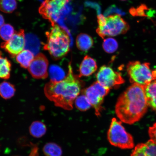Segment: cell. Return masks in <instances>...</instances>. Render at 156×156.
Returning <instances> with one entry per match:
<instances>
[{"label": "cell", "mask_w": 156, "mask_h": 156, "mask_svg": "<svg viewBox=\"0 0 156 156\" xmlns=\"http://www.w3.org/2000/svg\"><path fill=\"white\" fill-rule=\"evenodd\" d=\"M67 75L59 81L51 80L44 87L45 95L55 106L71 110L80 93L83 83L78 76L74 74L71 63L68 66Z\"/></svg>", "instance_id": "1"}, {"label": "cell", "mask_w": 156, "mask_h": 156, "mask_svg": "<svg viewBox=\"0 0 156 156\" xmlns=\"http://www.w3.org/2000/svg\"><path fill=\"white\" fill-rule=\"evenodd\" d=\"M148 106L144 88L132 84L119 97L115 113L120 121L132 124L142 118L147 112Z\"/></svg>", "instance_id": "2"}, {"label": "cell", "mask_w": 156, "mask_h": 156, "mask_svg": "<svg viewBox=\"0 0 156 156\" xmlns=\"http://www.w3.org/2000/svg\"><path fill=\"white\" fill-rule=\"evenodd\" d=\"M47 41L44 48L47 50L54 60L61 59L70 50V38L67 33L57 24L52 26L50 32L46 33Z\"/></svg>", "instance_id": "3"}, {"label": "cell", "mask_w": 156, "mask_h": 156, "mask_svg": "<svg viewBox=\"0 0 156 156\" xmlns=\"http://www.w3.org/2000/svg\"><path fill=\"white\" fill-rule=\"evenodd\" d=\"M98 26L96 31L103 39L126 34L129 30L128 23L120 15L115 14L105 17L102 15L97 16Z\"/></svg>", "instance_id": "4"}, {"label": "cell", "mask_w": 156, "mask_h": 156, "mask_svg": "<svg viewBox=\"0 0 156 156\" xmlns=\"http://www.w3.org/2000/svg\"><path fill=\"white\" fill-rule=\"evenodd\" d=\"M107 139L111 145L122 149H131L134 144L132 136L126 131L122 122L112 119L107 132Z\"/></svg>", "instance_id": "5"}, {"label": "cell", "mask_w": 156, "mask_h": 156, "mask_svg": "<svg viewBox=\"0 0 156 156\" xmlns=\"http://www.w3.org/2000/svg\"><path fill=\"white\" fill-rule=\"evenodd\" d=\"M150 65L149 63H141L138 61L129 62L126 66V70L130 82L145 88L155 80Z\"/></svg>", "instance_id": "6"}, {"label": "cell", "mask_w": 156, "mask_h": 156, "mask_svg": "<svg viewBox=\"0 0 156 156\" xmlns=\"http://www.w3.org/2000/svg\"><path fill=\"white\" fill-rule=\"evenodd\" d=\"M110 91V89L103 86L97 81L85 89L83 91V94L88 99L91 106L94 109L95 115L98 117L101 115L105 97Z\"/></svg>", "instance_id": "7"}, {"label": "cell", "mask_w": 156, "mask_h": 156, "mask_svg": "<svg viewBox=\"0 0 156 156\" xmlns=\"http://www.w3.org/2000/svg\"><path fill=\"white\" fill-rule=\"evenodd\" d=\"M72 0H45L39 8V12L44 18L53 26L56 24L60 14L67 4Z\"/></svg>", "instance_id": "8"}, {"label": "cell", "mask_w": 156, "mask_h": 156, "mask_svg": "<svg viewBox=\"0 0 156 156\" xmlns=\"http://www.w3.org/2000/svg\"><path fill=\"white\" fill-rule=\"evenodd\" d=\"M96 77L97 81L110 90L118 87L125 82L120 73L114 71L112 68L106 65L100 68Z\"/></svg>", "instance_id": "9"}, {"label": "cell", "mask_w": 156, "mask_h": 156, "mask_svg": "<svg viewBox=\"0 0 156 156\" xmlns=\"http://www.w3.org/2000/svg\"><path fill=\"white\" fill-rule=\"evenodd\" d=\"M25 44L24 31L20 29L15 32L9 41L2 43L1 46L12 57H14L23 51Z\"/></svg>", "instance_id": "10"}, {"label": "cell", "mask_w": 156, "mask_h": 156, "mask_svg": "<svg viewBox=\"0 0 156 156\" xmlns=\"http://www.w3.org/2000/svg\"><path fill=\"white\" fill-rule=\"evenodd\" d=\"M48 62L43 54L39 53L33 60L28 68L29 73L34 79H45L48 76Z\"/></svg>", "instance_id": "11"}, {"label": "cell", "mask_w": 156, "mask_h": 156, "mask_svg": "<svg viewBox=\"0 0 156 156\" xmlns=\"http://www.w3.org/2000/svg\"><path fill=\"white\" fill-rule=\"evenodd\" d=\"M130 156H156V144L151 140L145 143L138 144Z\"/></svg>", "instance_id": "12"}, {"label": "cell", "mask_w": 156, "mask_h": 156, "mask_svg": "<svg viewBox=\"0 0 156 156\" xmlns=\"http://www.w3.org/2000/svg\"><path fill=\"white\" fill-rule=\"evenodd\" d=\"M96 61L93 58L88 55L84 58L79 67V78L87 77L95 73L97 69Z\"/></svg>", "instance_id": "13"}, {"label": "cell", "mask_w": 156, "mask_h": 156, "mask_svg": "<svg viewBox=\"0 0 156 156\" xmlns=\"http://www.w3.org/2000/svg\"><path fill=\"white\" fill-rule=\"evenodd\" d=\"M148 106L156 111V80L144 88Z\"/></svg>", "instance_id": "14"}, {"label": "cell", "mask_w": 156, "mask_h": 156, "mask_svg": "<svg viewBox=\"0 0 156 156\" xmlns=\"http://www.w3.org/2000/svg\"><path fill=\"white\" fill-rule=\"evenodd\" d=\"M93 44L92 38L87 34H80L78 35L76 39L77 48L81 51H87L92 48Z\"/></svg>", "instance_id": "15"}, {"label": "cell", "mask_w": 156, "mask_h": 156, "mask_svg": "<svg viewBox=\"0 0 156 156\" xmlns=\"http://www.w3.org/2000/svg\"><path fill=\"white\" fill-rule=\"evenodd\" d=\"M34 54L30 51L24 50L16 56V60L21 67L28 68L34 58Z\"/></svg>", "instance_id": "16"}, {"label": "cell", "mask_w": 156, "mask_h": 156, "mask_svg": "<svg viewBox=\"0 0 156 156\" xmlns=\"http://www.w3.org/2000/svg\"><path fill=\"white\" fill-rule=\"evenodd\" d=\"M25 47L26 50L30 51L33 54H36L40 50V43L37 37L32 34H27L25 38Z\"/></svg>", "instance_id": "17"}, {"label": "cell", "mask_w": 156, "mask_h": 156, "mask_svg": "<svg viewBox=\"0 0 156 156\" xmlns=\"http://www.w3.org/2000/svg\"><path fill=\"white\" fill-rule=\"evenodd\" d=\"M46 127L42 122H34L29 128V132L31 135L37 138L41 137L46 132Z\"/></svg>", "instance_id": "18"}, {"label": "cell", "mask_w": 156, "mask_h": 156, "mask_svg": "<svg viewBox=\"0 0 156 156\" xmlns=\"http://www.w3.org/2000/svg\"><path fill=\"white\" fill-rule=\"evenodd\" d=\"M11 63L6 58L2 56L0 51V78L7 80L10 76Z\"/></svg>", "instance_id": "19"}, {"label": "cell", "mask_w": 156, "mask_h": 156, "mask_svg": "<svg viewBox=\"0 0 156 156\" xmlns=\"http://www.w3.org/2000/svg\"><path fill=\"white\" fill-rule=\"evenodd\" d=\"M43 151L46 156H62L61 147L53 142H49L44 146Z\"/></svg>", "instance_id": "20"}, {"label": "cell", "mask_w": 156, "mask_h": 156, "mask_svg": "<svg viewBox=\"0 0 156 156\" xmlns=\"http://www.w3.org/2000/svg\"><path fill=\"white\" fill-rule=\"evenodd\" d=\"M15 92L14 86L11 83L4 81L0 84V95L3 98H11L14 95Z\"/></svg>", "instance_id": "21"}, {"label": "cell", "mask_w": 156, "mask_h": 156, "mask_svg": "<svg viewBox=\"0 0 156 156\" xmlns=\"http://www.w3.org/2000/svg\"><path fill=\"white\" fill-rule=\"evenodd\" d=\"M75 103L76 107L82 112L88 110L91 106L88 99L84 94L79 95L76 99Z\"/></svg>", "instance_id": "22"}, {"label": "cell", "mask_w": 156, "mask_h": 156, "mask_svg": "<svg viewBox=\"0 0 156 156\" xmlns=\"http://www.w3.org/2000/svg\"><path fill=\"white\" fill-rule=\"evenodd\" d=\"M103 50L109 54L114 53L118 49V44L114 38L109 37L105 39L102 44Z\"/></svg>", "instance_id": "23"}, {"label": "cell", "mask_w": 156, "mask_h": 156, "mask_svg": "<svg viewBox=\"0 0 156 156\" xmlns=\"http://www.w3.org/2000/svg\"><path fill=\"white\" fill-rule=\"evenodd\" d=\"M17 7L16 0H0V10L3 12L12 13Z\"/></svg>", "instance_id": "24"}, {"label": "cell", "mask_w": 156, "mask_h": 156, "mask_svg": "<svg viewBox=\"0 0 156 156\" xmlns=\"http://www.w3.org/2000/svg\"><path fill=\"white\" fill-rule=\"evenodd\" d=\"M15 33L14 28L9 24H4L0 28V37L5 42L12 37Z\"/></svg>", "instance_id": "25"}, {"label": "cell", "mask_w": 156, "mask_h": 156, "mask_svg": "<svg viewBox=\"0 0 156 156\" xmlns=\"http://www.w3.org/2000/svg\"><path fill=\"white\" fill-rule=\"evenodd\" d=\"M148 9L146 5H142L136 9L134 7L132 8L129 10V12L133 16L146 17L147 15L146 11Z\"/></svg>", "instance_id": "26"}, {"label": "cell", "mask_w": 156, "mask_h": 156, "mask_svg": "<svg viewBox=\"0 0 156 156\" xmlns=\"http://www.w3.org/2000/svg\"><path fill=\"white\" fill-rule=\"evenodd\" d=\"M149 136L151 140L156 144V122L149 128Z\"/></svg>", "instance_id": "27"}, {"label": "cell", "mask_w": 156, "mask_h": 156, "mask_svg": "<svg viewBox=\"0 0 156 156\" xmlns=\"http://www.w3.org/2000/svg\"><path fill=\"white\" fill-rule=\"evenodd\" d=\"M5 20L3 16L0 14V28L4 24Z\"/></svg>", "instance_id": "28"}, {"label": "cell", "mask_w": 156, "mask_h": 156, "mask_svg": "<svg viewBox=\"0 0 156 156\" xmlns=\"http://www.w3.org/2000/svg\"><path fill=\"white\" fill-rule=\"evenodd\" d=\"M154 77L156 80V69L154 71H153Z\"/></svg>", "instance_id": "29"}, {"label": "cell", "mask_w": 156, "mask_h": 156, "mask_svg": "<svg viewBox=\"0 0 156 156\" xmlns=\"http://www.w3.org/2000/svg\"><path fill=\"white\" fill-rule=\"evenodd\" d=\"M120 1H127V0H120Z\"/></svg>", "instance_id": "30"}]
</instances>
